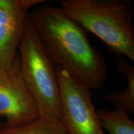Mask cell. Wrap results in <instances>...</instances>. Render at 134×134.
<instances>
[{
    "mask_svg": "<svg viewBox=\"0 0 134 134\" xmlns=\"http://www.w3.org/2000/svg\"><path fill=\"white\" fill-rule=\"evenodd\" d=\"M21 74L41 115L61 120L60 89L56 68L45 53L28 13L19 45Z\"/></svg>",
    "mask_w": 134,
    "mask_h": 134,
    "instance_id": "3957f363",
    "label": "cell"
},
{
    "mask_svg": "<svg viewBox=\"0 0 134 134\" xmlns=\"http://www.w3.org/2000/svg\"><path fill=\"white\" fill-rule=\"evenodd\" d=\"M29 17L53 65L66 71L90 91L103 88L108 76V66L78 23L62 8L48 4L37 6Z\"/></svg>",
    "mask_w": 134,
    "mask_h": 134,
    "instance_id": "6da1fadb",
    "label": "cell"
},
{
    "mask_svg": "<svg viewBox=\"0 0 134 134\" xmlns=\"http://www.w3.org/2000/svg\"><path fill=\"white\" fill-rule=\"evenodd\" d=\"M116 68L119 73L127 80V86L121 91H111L105 94L104 98L115 104L122 105L129 113L134 112V67L130 65L127 58L117 56Z\"/></svg>",
    "mask_w": 134,
    "mask_h": 134,
    "instance_id": "ba28073f",
    "label": "cell"
},
{
    "mask_svg": "<svg viewBox=\"0 0 134 134\" xmlns=\"http://www.w3.org/2000/svg\"><path fill=\"white\" fill-rule=\"evenodd\" d=\"M62 119L68 134H105L91 100V91L65 70L56 68Z\"/></svg>",
    "mask_w": 134,
    "mask_h": 134,
    "instance_id": "277c9868",
    "label": "cell"
},
{
    "mask_svg": "<svg viewBox=\"0 0 134 134\" xmlns=\"http://www.w3.org/2000/svg\"><path fill=\"white\" fill-rule=\"evenodd\" d=\"M2 127H3V125L1 124H0V132H1V129H2Z\"/></svg>",
    "mask_w": 134,
    "mask_h": 134,
    "instance_id": "30bf717a",
    "label": "cell"
},
{
    "mask_svg": "<svg viewBox=\"0 0 134 134\" xmlns=\"http://www.w3.org/2000/svg\"><path fill=\"white\" fill-rule=\"evenodd\" d=\"M43 0H0V68L9 69L18 56L28 10Z\"/></svg>",
    "mask_w": 134,
    "mask_h": 134,
    "instance_id": "8992f818",
    "label": "cell"
},
{
    "mask_svg": "<svg viewBox=\"0 0 134 134\" xmlns=\"http://www.w3.org/2000/svg\"><path fill=\"white\" fill-rule=\"evenodd\" d=\"M62 8L111 53L134 62V26L128 0H62Z\"/></svg>",
    "mask_w": 134,
    "mask_h": 134,
    "instance_id": "7a4b0ae2",
    "label": "cell"
},
{
    "mask_svg": "<svg viewBox=\"0 0 134 134\" xmlns=\"http://www.w3.org/2000/svg\"><path fill=\"white\" fill-rule=\"evenodd\" d=\"M115 105L113 110L99 109L96 112L101 126L109 134H134V123L129 111L122 105Z\"/></svg>",
    "mask_w": 134,
    "mask_h": 134,
    "instance_id": "9c48e42d",
    "label": "cell"
},
{
    "mask_svg": "<svg viewBox=\"0 0 134 134\" xmlns=\"http://www.w3.org/2000/svg\"><path fill=\"white\" fill-rule=\"evenodd\" d=\"M0 115L9 126L25 123L40 115L36 102L21 74L19 55L9 69L0 68Z\"/></svg>",
    "mask_w": 134,
    "mask_h": 134,
    "instance_id": "5b68a950",
    "label": "cell"
},
{
    "mask_svg": "<svg viewBox=\"0 0 134 134\" xmlns=\"http://www.w3.org/2000/svg\"><path fill=\"white\" fill-rule=\"evenodd\" d=\"M0 134H68L62 121L53 117L41 115L25 123L3 125Z\"/></svg>",
    "mask_w": 134,
    "mask_h": 134,
    "instance_id": "52a82bcc",
    "label": "cell"
}]
</instances>
